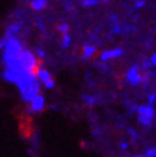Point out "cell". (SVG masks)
<instances>
[{
    "label": "cell",
    "mask_w": 156,
    "mask_h": 157,
    "mask_svg": "<svg viewBox=\"0 0 156 157\" xmlns=\"http://www.w3.org/2000/svg\"><path fill=\"white\" fill-rule=\"evenodd\" d=\"M83 100L86 101V102H88L90 105H92L93 102H95V97H90L87 95H83Z\"/></svg>",
    "instance_id": "4fadbf2b"
},
{
    "label": "cell",
    "mask_w": 156,
    "mask_h": 157,
    "mask_svg": "<svg viewBox=\"0 0 156 157\" xmlns=\"http://www.w3.org/2000/svg\"><path fill=\"white\" fill-rule=\"evenodd\" d=\"M37 77L40 78V81H42L44 83L51 79V75H50V73H49L46 69H38V72H37Z\"/></svg>",
    "instance_id": "277c9868"
},
{
    "label": "cell",
    "mask_w": 156,
    "mask_h": 157,
    "mask_svg": "<svg viewBox=\"0 0 156 157\" xmlns=\"http://www.w3.org/2000/svg\"><path fill=\"white\" fill-rule=\"evenodd\" d=\"M18 31H19V26L14 25V26H12L9 29H8V33H14V32H18Z\"/></svg>",
    "instance_id": "9a60e30c"
},
{
    "label": "cell",
    "mask_w": 156,
    "mask_h": 157,
    "mask_svg": "<svg viewBox=\"0 0 156 157\" xmlns=\"http://www.w3.org/2000/svg\"><path fill=\"white\" fill-rule=\"evenodd\" d=\"M95 46H92V45H86L84 46V49H83V56H86V58H88V56H91V55L95 52Z\"/></svg>",
    "instance_id": "8992f818"
},
{
    "label": "cell",
    "mask_w": 156,
    "mask_h": 157,
    "mask_svg": "<svg viewBox=\"0 0 156 157\" xmlns=\"http://www.w3.org/2000/svg\"><path fill=\"white\" fill-rule=\"evenodd\" d=\"M113 31H114V32H119V31H120V28H119V26H118V25H116V26L114 27V29H113Z\"/></svg>",
    "instance_id": "cb8c5ba5"
},
{
    "label": "cell",
    "mask_w": 156,
    "mask_h": 157,
    "mask_svg": "<svg viewBox=\"0 0 156 157\" xmlns=\"http://www.w3.org/2000/svg\"><path fill=\"white\" fill-rule=\"evenodd\" d=\"M135 157H142V156H135Z\"/></svg>",
    "instance_id": "484cf974"
},
{
    "label": "cell",
    "mask_w": 156,
    "mask_h": 157,
    "mask_svg": "<svg viewBox=\"0 0 156 157\" xmlns=\"http://www.w3.org/2000/svg\"><path fill=\"white\" fill-rule=\"evenodd\" d=\"M44 105H45V98L40 93H37V95L31 100V110H32V111H40V110H42Z\"/></svg>",
    "instance_id": "6da1fadb"
},
{
    "label": "cell",
    "mask_w": 156,
    "mask_h": 157,
    "mask_svg": "<svg viewBox=\"0 0 156 157\" xmlns=\"http://www.w3.org/2000/svg\"><path fill=\"white\" fill-rule=\"evenodd\" d=\"M36 54H37V56H40V58H44L45 56V51L41 50V49H36Z\"/></svg>",
    "instance_id": "ac0fdd59"
},
{
    "label": "cell",
    "mask_w": 156,
    "mask_h": 157,
    "mask_svg": "<svg viewBox=\"0 0 156 157\" xmlns=\"http://www.w3.org/2000/svg\"><path fill=\"white\" fill-rule=\"evenodd\" d=\"M68 28H69V26L67 25V23H61V25L58 26V31H60V32H63V33H67Z\"/></svg>",
    "instance_id": "30bf717a"
},
{
    "label": "cell",
    "mask_w": 156,
    "mask_h": 157,
    "mask_svg": "<svg viewBox=\"0 0 156 157\" xmlns=\"http://www.w3.org/2000/svg\"><path fill=\"white\" fill-rule=\"evenodd\" d=\"M95 4H97V2L96 0H87V2H82V5L83 6H90V5H95Z\"/></svg>",
    "instance_id": "5bb4252c"
},
{
    "label": "cell",
    "mask_w": 156,
    "mask_h": 157,
    "mask_svg": "<svg viewBox=\"0 0 156 157\" xmlns=\"http://www.w3.org/2000/svg\"><path fill=\"white\" fill-rule=\"evenodd\" d=\"M3 45H4V41H3V40H0V48H2Z\"/></svg>",
    "instance_id": "d4e9b609"
},
{
    "label": "cell",
    "mask_w": 156,
    "mask_h": 157,
    "mask_svg": "<svg viewBox=\"0 0 156 157\" xmlns=\"http://www.w3.org/2000/svg\"><path fill=\"white\" fill-rule=\"evenodd\" d=\"M122 54H123V49H120V48H116L114 50H110L111 58H118V56H120Z\"/></svg>",
    "instance_id": "52a82bcc"
},
{
    "label": "cell",
    "mask_w": 156,
    "mask_h": 157,
    "mask_svg": "<svg viewBox=\"0 0 156 157\" xmlns=\"http://www.w3.org/2000/svg\"><path fill=\"white\" fill-rule=\"evenodd\" d=\"M100 58H101V60H107V59H110V58H111V55H110V50L104 51L103 54L100 55Z\"/></svg>",
    "instance_id": "8fae6325"
},
{
    "label": "cell",
    "mask_w": 156,
    "mask_h": 157,
    "mask_svg": "<svg viewBox=\"0 0 156 157\" xmlns=\"http://www.w3.org/2000/svg\"><path fill=\"white\" fill-rule=\"evenodd\" d=\"M150 67V61L149 60H145L143 61V68H149Z\"/></svg>",
    "instance_id": "7402d4cb"
},
{
    "label": "cell",
    "mask_w": 156,
    "mask_h": 157,
    "mask_svg": "<svg viewBox=\"0 0 156 157\" xmlns=\"http://www.w3.org/2000/svg\"><path fill=\"white\" fill-rule=\"evenodd\" d=\"M46 4L48 3L44 2V0H35V2L31 3V6H32V9H35V10H41L46 6Z\"/></svg>",
    "instance_id": "5b68a950"
},
{
    "label": "cell",
    "mask_w": 156,
    "mask_h": 157,
    "mask_svg": "<svg viewBox=\"0 0 156 157\" xmlns=\"http://www.w3.org/2000/svg\"><path fill=\"white\" fill-rule=\"evenodd\" d=\"M120 147H122V148H123V150H126V148H127V147H128V144H127V143H126V142H122V143H120Z\"/></svg>",
    "instance_id": "603a6c76"
},
{
    "label": "cell",
    "mask_w": 156,
    "mask_h": 157,
    "mask_svg": "<svg viewBox=\"0 0 156 157\" xmlns=\"http://www.w3.org/2000/svg\"><path fill=\"white\" fill-rule=\"evenodd\" d=\"M150 63H151V64H154V65H156V52H155V54L152 55V56H151Z\"/></svg>",
    "instance_id": "44dd1931"
},
{
    "label": "cell",
    "mask_w": 156,
    "mask_h": 157,
    "mask_svg": "<svg viewBox=\"0 0 156 157\" xmlns=\"http://www.w3.org/2000/svg\"><path fill=\"white\" fill-rule=\"evenodd\" d=\"M127 81L132 84H138L141 83V75L138 74L137 67H132L127 72Z\"/></svg>",
    "instance_id": "7a4b0ae2"
},
{
    "label": "cell",
    "mask_w": 156,
    "mask_h": 157,
    "mask_svg": "<svg viewBox=\"0 0 156 157\" xmlns=\"http://www.w3.org/2000/svg\"><path fill=\"white\" fill-rule=\"evenodd\" d=\"M54 86H55V83H54L53 79H50V81H48V82H45V87H46V88H53Z\"/></svg>",
    "instance_id": "e0dca14e"
},
{
    "label": "cell",
    "mask_w": 156,
    "mask_h": 157,
    "mask_svg": "<svg viewBox=\"0 0 156 157\" xmlns=\"http://www.w3.org/2000/svg\"><path fill=\"white\" fill-rule=\"evenodd\" d=\"M155 98H156V95H155V93H150V95H149V105H150V106L154 104Z\"/></svg>",
    "instance_id": "2e32d148"
},
{
    "label": "cell",
    "mask_w": 156,
    "mask_h": 157,
    "mask_svg": "<svg viewBox=\"0 0 156 157\" xmlns=\"http://www.w3.org/2000/svg\"><path fill=\"white\" fill-rule=\"evenodd\" d=\"M137 117H138V121L141 123V124H143V125H150L151 124V120L147 119V117H145L143 115H138Z\"/></svg>",
    "instance_id": "ba28073f"
},
{
    "label": "cell",
    "mask_w": 156,
    "mask_h": 157,
    "mask_svg": "<svg viewBox=\"0 0 156 157\" xmlns=\"http://www.w3.org/2000/svg\"><path fill=\"white\" fill-rule=\"evenodd\" d=\"M128 133L132 136V138H133V139H135V138H137V133H136L133 129H132V128H129V129H128Z\"/></svg>",
    "instance_id": "d6986e66"
},
{
    "label": "cell",
    "mask_w": 156,
    "mask_h": 157,
    "mask_svg": "<svg viewBox=\"0 0 156 157\" xmlns=\"http://www.w3.org/2000/svg\"><path fill=\"white\" fill-rule=\"evenodd\" d=\"M143 5H145V2H142V0H141V2H136L135 3V6L136 8H142Z\"/></svg>",
    "instance_id": "ffe728a7"
},
{
    "label": "cell",
    "mask_w": 156,
    "mask_h": 157,
    "mask_svg": "<svg viewBox=\"0 0 156 157\" xmlns=\"http://www.w3.org/2000/svg\"><path fill=\"white\" fill-rule=\"evenodd\" d=\"M69 44H71V37H69V35L64 33L63 35V42H61V45H63V48H68Z\"/></svg>",
    "instance_id": "9c48e42d"
},
{
    "label": "cell",
    "mask_w": 156,
    "mask_h": 157,
    "mask_svg": "<svg viewBox=\"0 0 156 157\" xmlns=\"http://www.w3.org/2000/svg\"><path fill=\"white\" fill-rule=\"evenodd\" d=\"M137 113H138V115H143L145 117H147V119H150V120L154 117V109H152V106H150V105L139 106V107L137 109Z\"/></svg>",
    "instance_id": "3957f363"
},
{
    "label": "cell",
    "mask_w": 156,
    "mask_h": 157,
    "mask_svg": "<svg viewBox=\"0 0 156 157\" xmlns=\"http://www.w3.org/2000/svg\"><path fill=\"white\" fill-rule=\"evenodd\" d=\"M145 157H156V150L151 148V150H147L145 152Z\"/></svg>",
    "instance_id": "7c38bea8"
}]
</instances>
